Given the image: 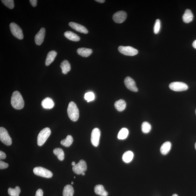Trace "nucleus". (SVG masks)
Wrapping results in <instances>:
<instances>
[{
	"mask_svg": "<svg viewBox=\"0 0 196 196\" xmlns=\"http://www.w3.org/2000/svg\"><path fill=\"white\" fill-rule=\"evenodd\" d=\"M11 102L12 107L16 109H22L24 105L23 99L20 93L18 91L13 93Z\"/></svg>",
	"mask_w": 196,
	"mask_h": 196,
	"instance_id": "obj_1",
	"label": "nucleus"
},
{
	"mask_svg": "<svg viewBox=\"0 0 196 196\" xmlns=\"http://www.w3.org/2000/svg\"><path fill=\"white\" fill-rule=\"evenodd\" d=\"M68 116L72 121H76L79 117V112L77 105L75 102H71L68 105L67 109Z\"/></svg>",
	"mask_w": 196,
	"mask_h": 196,
	"instance_id": "obj_2",
	"label": "nucleus"
},
{
	"mask_svg": "<svg viewBox=\"0 0 196 196\" xmlns=\"http://www.w3.org/2000/svg\"><path fill=\"white\" fill-rule=\"evenodd\" d=\"M51 134V130L48 127L43 129L40 132L37 138V143L39 146H41L46 142Z\"/></svg>",
	"mask_w": 196,
	"mask_h": 196,
	"instance_id": "obj_3",
	"label": "nucleus"
},
{
	"mask_svg": "<svg viewBox=\"0 0 196 196\" xmlns=\"http://www.w3.org/2000/svg\"><path fill=\"white\" fill-rule=\"evenodd\" d=\"M0 140L5 145L9 146L12 144V141L8 132L3 127H0Z\"/></svg>",
	"mask_w": 196,
	"mask_h": 196,
	"instance_id": "obj_4",
	"label": "nucleus"
},
{
	"mask_svg": "<svg viewBox=\"0 0 196 196\" xmlns=\"http://www.w3.org/2000/svg\"><path fill=\"white\" fill-rule=\"evenodd\" d=\"M33 172L37 176L46 178H51L53 174L51 171L41 167H35L33 169Z\"/></svg>",
	"mask_w": 196,
	"mask_h": 196,
	"instance_id": "obj_5",
	"label": "nucleus"
},
{
	"mask_svg": "<svg viewBox=\"0 0 196 196\" xmlns=\"http://www.w3.org/2000/svg\"><path fill=\"white\" fill-rule=\"evenodd\" d=\"M9 27L11 33L15 37L20 40L23 39V33L20 26L14 23H12L9 25Z\"/></svg>",
	"mask_w": 196,
	"mask_h": 196,
	"instance_id": "obj_6",
	"label": "nucleus"
},
{
	"mask_svg": "<svg viewBox=\"0 0 196 196\" xmlns=\"http://www.w3.org/2000/svg\"><path fill=\"white\" fill-rule=\"evenodd\" d=\"M119 52L122 54L127 56H134L138 54V51L130 46H120L118 48Z\"/></svg>",
	"mask_w": 196,
	"mask_h": 196,
	"instance_id": "obj_7",
	"label": "nucleus"
},
{
	"mask_svg": "<svg viewBox=\"0 0 196 196\" xmlns=\"http://www.w3.org/2000/svg\"><path fill=\"white\" fill-rule=\"evenodd\" d=\"M169 87L171 90L176 92L185 91L188 89V85L186 84L181 82H174L171 83Z\"/></svg>",
	"mask_w": 196,
	"mask_h": 196,
	"instance_id": "obj_8",
	"label": "nucleus"
},
{
	"mask_svg": "<svg viewBox=\"0 0 196 196\" xmlns=\"http://www.w3.org/2000/svg\"><path fill=\"white\" fill-rule=\"evenodd\" d=\"M87 169V166L86 162L83 160H81L78 163L73 166L72 170L73 172L77 174H81L85 172Z\"/></svg>",
	"mask_w": 196,
	"mask_h": 196,
	"instance_id": "obj_9",
	"label": "nucleus"
},
{
	"mask_svg": "<svg viewBox=\"0 0 196 196\" xmlns=\"http://www.w3.org/2000/svg\"><path fill=\"white\" fill-rule=\"evenodd\" d=\"M100 135L101 132L99 129L98 128L93 129L91 134V141L95 147H97L99 144Z\"/></svg>",
	"mask_w": 196,
	"mask_h": 196,
	"instance_id": "obj_10",
	"label": "nucleus"
},
{
	"mask_svg": "<svg viewBox=\"0 0 196 196\" xmlns=\"http://www.w3.org/2000/svg\"><path fill=\"white\" fill-rule=\"evenodd\" d=\"M127 17V13L124 11H119L116 12L113 16L114 22L118 23H122L124 22Z\"/></svg>",
	"mask_w": 196,
	"mask_h": 196,
	"instance_id": "obj_11",
	"label": "nucleus"
},
{
	"mask_svg": "<svg viewBox=\"0 0 196 196\" xmlns=\"http://www.w3.org/2000/svg\"><path fill=\"white\" fill-rule=\"evenodd\" d=\"M124 83L126 87L129 90L134 92H137L138 91V89L136 86V83L132 78L130 77H126L124 80Z\"/></svg>",
	"mask_w": 196,
	"mask_h": 196,
	"instance_id": "obj_12",
	"label": "nucleus"
},
{
	"mask_svg": "<svg viewBox=\"0 0 196 196\" xmlns=\"http://www.w3.org/2000/svg\"><path fill=\"white\" fill-rule=\"evenodd\" d=\"M45 30L44 28H42L38 33L36 34L35 41L36 45H40L43 43L44 40Z\"/></svg>",
	"mask_w": 196,
	"mask_h": 196,
	"instance_id": "obj_13",
	"label": "nucleus"
},
{
	"mask_svg": "<svg viewBox=\"0 0 196 196\" xmlns=\"http://www.w3.org/2000/svg\"><path fill=\"white\" fill-rule=\"evenodd\" d=\"M69 25L73 29L75 30L76 31L80 32V33L84 34H87L88 33V30L86 28L81 24L76 23L75 22H71L69 23Z\"/></svg>",
	"mask_w": 196,
	"mask_h": 196,
	"instance_id": "obj_14",
	"label": "nucleus"
},
{
	"mask_svg": "<svg viewBox=\"0 0 196 196\" xmlns=\"http://www.w3.org/2000/svg\"><path fill=\"white\" fill-rule=\"evenodd\" d=\"M41 105L45 109H51L54 108L55 104L52 99L47 98L42 101Z\"/></svg>",
	"mask_w": 196,
	"mask_h": 196,
	"instance_id": "obj_15",
	"label": "nucleus"
},
{
	"mask_svg": "<svg viewBox=\"0 0 196 196\" xmlns=\"http://www.w3.org/2000/svg\"><path fill=\"white\" fill-rule=\"evenodd\" d=\"M193 15L190 9H186L182 17L184 22L186 23H189L193 21Z\"/></svg>",
	"mask_w": 196,
	"mask_h": 196,
	"instance_id": "obj_16",
	"label": "nucleus"
},
{
	"mask_svg": "<svg viewBox=\"0 0 196 196\" xmlns=\"http://www.w3.org/2000/svg\"><path fill=\"white\" fill-rule=\"evenodd\" d=\"M57 55V53L55 51H51L48 52L47 55L46 60H45V64L46 66H49V65L54 61L55 59L56 58Z\"/></svg>",
	"mask_w": 196,
	"mask_h": 196,
	"instance_id": "obj_17",
	"label": "nucleus"
},
{
	"mask_svg": "<svg viewBox=\"0 0 196 196\" xmlns=\"http://www.w3.org/2000/svg\"><path fill=\"white\" fill-rule=\"evenodd\" d=\"M78 54L83 57H88L92 54V49L85 48H81L77 49Z\"/></svg>",
	"mask_w": 196,
	"mask_h": 196,
	"instance_id": "obj_18",
	"label": "nucleus"
},
{
	"mask_svg": "<svg viewBox=\"0 0 196 196\" xmlns=\"http://www.w3.org/2000/svg\"><path fill=\"white\" fill-rule=\"evenodd\" d=\"M64 35L65 37L70 41H78L80 39L79 36L71 31H66L65 32Z\"/></svg>",
	"mask_w": 196,
	"mask_h": 196,
	"instance_id": "obj_19",
	"label": "nucleus"
},
{
	"mask_svg": "<svg viewBox=\"0 0 196 196\" xmlns=\"http://www.w3.org/2000/svg\"><path fill=\"white\" fill-rule=\"evenodd\" d=\"M94 192L97 195L101 196H107L108 193L104 189V186L100 184H98L94 187Z\"/></svg>",
	"mask_w": 196,
	"mask_h": 196,
	"instance_id": "obj_20",
	"label": "nucleus"
},
{
	"mask_svg": "<svg viewBox=\"0 0 196 196\" xmlns=\"http://www.w3.org/2000/svg\"><path fill=\"white\" fill-rule=\"evenodd\" d=\"M60 67L62 69V73L64 74H67L71 69V64L67 60H64L60 64Z\"/></svg>",
	"mask_w": 196,
	"mask_h": 196,
	"instance_id": "obj_21",
	"label": "nucleus"
},
{
	"mask_svg": "<svg viewBox=\"0 0 196 196\" xmlns=\"http://www.w3.org/2000/svg\"><path fill=\"white\" fill-rule=\"evenodd\" d=\"M172 147V144L169 141L164 143L161 146L160 149L161 153L163 155H166L169 153Z\"/></svg>",
	"mask_w": 196,
	"mask_h": 196,
	"instance_id": "obj_22",
	"label": "nucleus"
},
{
	"mask_svg": "<svg viewBox=\"0 0 196 196\" xmlns=\"http://www.w3.org/2000/svg\"><path fill=\"white\" fill-rule=\"evenodd\" d=\"M115 107L118 111L122 112L124 110L126 107V103L124 100L121 99L117 101L115 104Z\"/></svg>",
	"mask_w": 196,
	"mask_h": 196,
	"instance_id": "obj_23",
	"label": "nucleus"
},
{
	"mask_svg": "<svg viewBox=\"0 0 196 196\" xmlns=\"http://www.w3.org/2000/svg\"><path fill=\"white\" fill-rule=\"evenodd\" d=\"M134 157V154L131 151H127L123 154V160L125 163H129L132 161Z\"/></svg>",
	"mask_w": 196,
	"mask_h": 196,
	"instance_id": "obj_24",
	"label": "nucleus"
},
{
	"mask_svg": "<svg viewBox=\"0 0 196 196\" xmlns=\"http://www.w3.org/2000/svg\"><path fill=\"white\" fill-rule=\"evenodd\" d=\"M74 193L73 187L69 184L65 186L62 194L63 196H73Z\"/></svg>",
	"mask_w": 196,
	"mask_h": 196,
	"instance_id": "obj_25",
	"label": "nucleus"
},
{
	"mask_svg": "<svg viewBox=\"0 0 196 196\" xmlns=\"http://www.w3.org/2000/svg\"><path fill=\"white\" fill-rule=\"evenodd\" d=\"M128 134V129L126 128H123L119 131L117 137L119 140H124L127 137Z\"/></svg>",
	"mask_w": 196,
	"mask_h": 196,
	"instance_id": "obj_26",
	"label": "nucleus"
},
{
	"mask_svg": "<svg viewBox=\"0 0 196 196\" xmlns=\"http://www.w3.org/2000/svg\"><path fill=\"white\" fill-rule=\"evenodd\" d=\"M73 141V138L71 135H68L66 139L61 141V144L66 147H69L71 145Z\"/></svg>",
	"mask_w": 196,
	"mask_h": 196,
	"instance_id": "obj_27",
	"label": "nucleus"
},
{
	"mask_svg": "<svg viewBox=\"0 0 196 196\" xmlns=\"http://www.w3.org/2000/svg\"><path fill=\"white\" fill-rule=\"evenodd\" d=\"M53 153L60 161H63L64 159V153L63 150L61 148H55L53 150Z\"/></svg>",
	"mask_w": 196,
	"mask_h": 196,
	"instance_id": "obj_28",
	"label": "nucleus"
},
{
	"mask_svg": "<svg viewBox=\"0 0 196 196\" xmlns=\"http://www.w3.org/2000/svg\"><path fill=\"white\" fill-rule=\"evenodd\" d=\"M21 189L19 186H16L15 188H9L8 189L9 194L11 196H19Z\"/></svg>",
	"mask_w": 196,
	"mask_h": 196,
	"instance_id": "obj_29",
	"label": "nucleus"
},
{
	"mask_svg": "<svg viewBox=\"0 0 196 196\" xmlns=\"http://www.w3.org/2000/svg\"><path fill=\"white\" fill-rule=\"evenodd\" d=\"M151 129V125L147 122H144L142 123L141 126L142 131L144 134H148Z\"/></svg>",
	"mask_w": 196,
	"mask_h": 196,
	"instance_id": "obj_30",
	"label": "nucleus"
},
{
	"mask_svg": "<svg viewBox=\"0 0 196 196\" xmlns=\"http://www.w3.org/2000/svg\"><path fill=\"white\" fill-rule=\"evenodd\" d=\"M84 98L87 102H92L94 100V94L92 92H87L85 94Z\"/></svg>",
	"mask_w": 196,
	"mask_h": 196,
	"instance_id": "obj_31",
	"label": "nucleus"
},
{
	"mask_svg": "<svg viewBox=\"0 0 196 196\" xmlns=\"http://www.w3.org/2000/svg\"><path fill=\"white\" fill-rule=\"evenodd\" d=\"M9 9H12L14 7V1L13 0H2L1 1Z\"/></svg>",
	"mask_w": 196,
	"mask_h": 196,
	"instance_id": "obj_32",
	"label": "nucleus"
},
{
	"mask_svg": "<svg viewBox=\"0 0 196 196\" xmlns=\"http://www.w3.org/2000/svg\"><path fill=\"white\" fill-rule=\"evenodd\" d=\"M161 21L159 19L155 21V26L154 27V32L155 34L159 33L161 28Z\"/></svg>",
	"mask_w": 196,
	"mask_h": 196,
	"instance_id": "obj_33",
	"label": "nucleus"
},
{
	"mask_svg": "<svg viewBox=\"0 0 196 196\" xmlns=\"http://www.w3.org/2000/svg\"><path fill=\"white\" fill-rule=\"evenodd\" d=\"M9 166L8 163L0 161V169H5L7 168Z\"/></svg>",
	"mask_w": 196,
	"mask_h": 196,
	"instance_id": "obj_34",
	"label": "nucleus"
},
{
	"mask_svg": "<svg viewBox=\"0 0 196 196\" xmlns=\"http://www.w3.org/2000/svg\"><path fill=\"white\" fill-rule=\"evenodd\" d=\"M43 190L39 189L36 192L35 196H43Z\"/></svg>",
	"mask_w": 196,
	"mask_h": 196,
	"instance_id": "obj_35",
	"label": "nucleus"
},
{
	"mask_svg": "<svg viewBox=\"0 0 196 196\" xmlns=\"http://www.w3.org/2000/svg\"><path fill=\"white\" fill-rule=\"evenodd\" d=\"M6 157V155L4 152L2 151H0V159H5Z\"/></svg>",
	"mask_w": 196,
	"mask_h": 196,
	"instance_id": "obj_36",
	"label": "nucleus"
},
{
	"mask_svg": "<svg viewBox=\"0 0 196 196\" xmlns=\"http://www.w3.org/2000/svg\"><path fill=\"white\" fill-rule=\"evenodd\" d=\"M30 2L32 6L34 7L37 6V0H30Z\"/></svg>",
	"mask_w": 196,
	"mask_h": 196,
	"instance_id": "obj_37",
	"label": "nucleus"
},
{
	"mask_svg": "<svg viewBox=\"0 0 196 196\" xmlns=\"http://www.w3.org/2000/svg\"><path fill=\"white\" fill-rule=\"evenodd\" d=\"M95 1L101 3H103L105 2V1H104V0H96V1Z\"/></svg>",
	"mask_w": 196,
	"mask_h": 196,
	"instance_id": "obj_38",
	"label": "nucleus"
},
{
	"mask_svg": "<svg viewBox=\"0 0 196 196\" xmlns=\"http://www.w3.org/2000/svg\"><path fill=\"white\" fill-rule=\"evenodd\" d=\"M193 46L194 48L196 49V40L193 42Z\"/></svg>",
	"mask_w": 196,
	"mask_h": 196,
	"instance_id": "obj_39",
	"label": "nucleus"
},
{
	"mask_svg": "<svg viewBox=\"0 0 196 196\" xmlns=\"http://www.w3.org/2000/svg\"><path fill=\"white\" fill-rule=\"evenodd\" d=\"M75 165L76 164L75 162H74V161L72 162V165L73 166Z\"/></svg>",
	"mask_w": 196,
	"mask_h": 196,
	"instance_id": "obj_40",
	"label": "nucleus"
},
{
	"mask_svg": "<svg viewBox=\"0 0 196 196\" xmlns=\"http://www.w3.org/2000/svg\"><path fill=\"white\" fill-rule=\"evenodd\" d=\"M82 175V176H84L85 175V172H83L81 174Z\"/></svg>",
	"mask_w": 196,
	"mask_h": 196,
	"instance_id": "obj_41",
	"label": "nucleus"
},
{
	"mask_svg": "<svg viewBox=\"0 0 196 196\" xmlns=\"http://www.w3.org/2000/svg\"><path fill=\"white\" fill-rule=\"evenodd\" d=\"M172 196H178V195L176 194H173Z\"/></svg>",
	"mask_w": 196,
	"mask_h": 196,
	"instance_id": "obj_42",
	"label": "nucleus"
},
{
	"mask_svg": "<svg viewBox=\"0 0 196 196\" xmlns=\"http://www.w3.org/2000/svg\"><path fill=\"white\" fill-rule=\"evenodd\" d=\"M71 184H73V182H71Z\"/></svg>",
	"mask_w": 196,
	"mask_h": 196,
	"instance_id": "obj_43",
	"label": "nucleus"
},
{
	"mask_svg": "<svg viewBox=\"0 0 196 196\" xmlns=\"http://www.w3.org/2000/svg\"><path fill=\"white\" fill-rule=\"evenodd\" d=\"M195 149H196V143L195 144Z\"/></svg>",
	"mask_w": 196,
	"mask_h": 196,
	"instance_id": "obj_44",
	"label": "nucleus"
},
{
	"mask_svg": "<svg viewBox=\"0 0 196 196\" xmlns=\"http://www.w3.org/2000/svg\"><path fill=\"white\" fill-rule=\"evenodd\" d=\"M74 178H76V177H75V176H74Z\"/></svg>",
	"mask_w": 196,
	"mask_h": 196,
	"instance_id": "obj_45",
	"label": "nucleus"
},
{
	"mask_svg": "<svg viewBox=\"0 0 196 196\" xmlns=\"http://www.w3.org/2000/svg\"></svg>",
	"mask_w": 196,
	"mask_h": 196,
	"instance_id": "obj_46",
	"label": "nucleus"
}]
</instances>
